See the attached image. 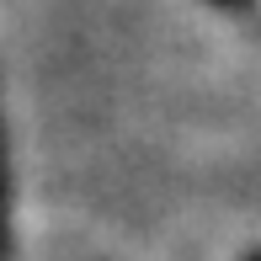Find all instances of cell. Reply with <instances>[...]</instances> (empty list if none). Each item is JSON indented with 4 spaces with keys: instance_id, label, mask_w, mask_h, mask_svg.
Returning a JSON list of instances; mask_svg holds the SVG:
<instances>
[{
    "instance_id": "6da1fadb",
    "label": "cell",
    "mask_w": 261,
    "mask_h": 261,
    "mask_svg": "<svg viewBox=\"0 0 261 261\" xmlns=\"http://www.w3.org/2000/svg\"><path fill=\"white\" fill-rule=\"evenodd\" d=\"M11 176H6V128H0V261H11Z\"/></svg>"
},
{
    "instance_id": "7a4b0ae2",
    "label": "cell",
    "mask_w": 261,
    "mask_h": 261,
    "mask_svg": "<svg viewBox=\"0 0 261 261\" xmlns=\"http://www.w3.org/2000/svg\"><path fill=\"white\" fill-rule=\"evenodd\" d=\"M219 6H245V0H219Z\"/></svg>"
}]
</instances>
